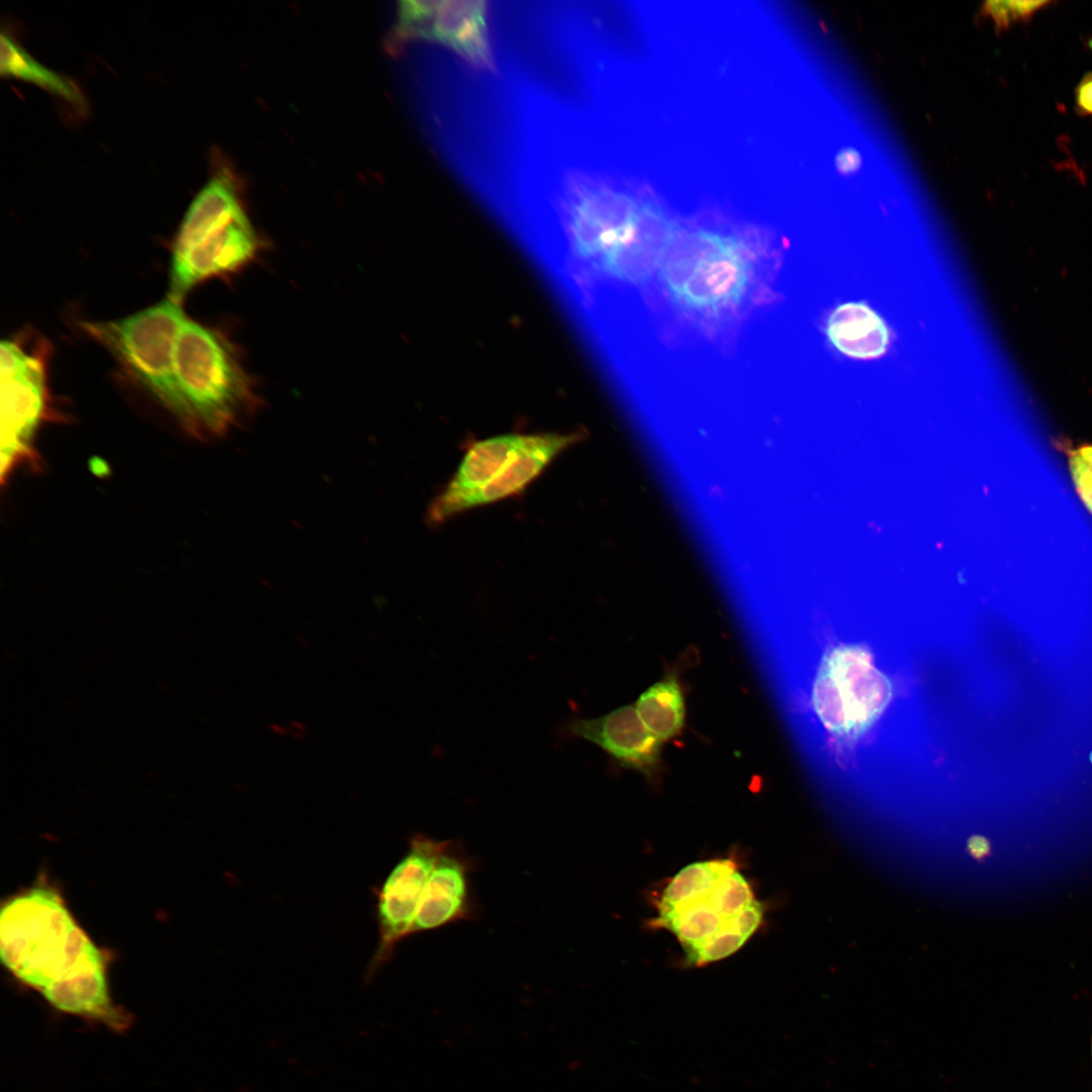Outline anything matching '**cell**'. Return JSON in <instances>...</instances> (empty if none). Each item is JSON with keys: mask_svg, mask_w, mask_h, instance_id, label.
I'll return each instance as SVG.
<instances>
[{"mask_svg": "<svg viewBox=\"0 0 1092 1092\" xmlns=\"http://www.w3.org/2000/svg\"><path fill=\"white\" fill-rule=\"evenodd\" d=\"M3 964L60 1011L123 1030L128 1015L108 993L103 954L79 927L54 889L35 886L0 912Z\"/></svg>", "mask_w": 1092, "mask_h": 1092, "instance_id": "6da1fadb", "label": "cell"}, {"mask_svg": "<svg viewBox=\"0 0 1092 1092\" xmlns=\"http://www.w3.org/2000/svg\"><path fill=\"white\" fill-rule=\"evenodd\" d=\"M654 924L679 942L688 965L703 967L736 952L758 929L763 908L736 863L697 861L664 887Z\"/></svg>", "mask_w": 1092, "mask_h": 1092, "instance_id": "7a4b0ae2", "label": "cell"}, {"mask_svg": "<svg viewBox=\"0 0 1092 1092\" xmlns=\"http://www.w3.org/2000/svg\"><path fill=\"white\" fill-rule=\"evenodd\" d=\"M174 365L184 403V426L201 437H219L259 405L254 381L233 344L187 316L177 336Z\"/></svg>", "mask_w": 1092, "mask_h": 1092, "instance_id": "3957f363", "label": "cell"}, {"mask_svg": "<svg viewBox=\"0 0 1092 1092\" xmlns=\"http://www.w3.org/2000/svg\"><path fill=\"white\" fill-rule=\"evenodd\" d=\"M260 247L232 179L222 173L212 176L190 203L176 234L168 297L181 303L200 282L248 265Z\"/></svg>", "mask_w": 1092, "mask_h": 1092, "instance_id": "277c9868", "label": "cell"}, {"mask_svg": "<svg viewBox=\"0 0 1092 1092\" xmlns=\"http://www.w3.org/2000/svg\"><path fill=\"white\" fill-rule=\"evenodd\" d=\"M185 317L180 303L167 297L121 318L81 323L83 331L182 424L185 408L175 373L174 351Z\"/></svg>", "mask_w": 1092, "mask_h": 1092, "instance_id": "5b68a950", "label": "cell"}, {"mask_svg": "<svg viewBox=\"0 0 1092 1092\" xmlns=\"http://www.w3.org/2000/svg\"><path fill=\"white\" fill-rule=\"evenodd\" d=\"M886 678L857 648H838L824 659L813 692V703L827 728L854 733L868 726L889 698Z\"/></svg>", "mask_w": 1092, "mask_h": 1092, "instance_id": "8992f818", "label": "cell"}, {"mask_svg": "<svg viewBox=\"0 0 1092 1092\" xmlns=\"http://www.w3.org/2000/svg\"><path fill=\"white\" fill-rule=\"evenodd\" d=\"M446 840L414 833L405 853L384 881L373 889L378 944L368 965L365 981H371L392 958L397 944L411 929L434 864Z\"/></svg>", "mask_w": 1092, "mask_h": 1092, "instance_id": "52a82bcc", "label": "cell"}, {"mask_svg": "<svg viewBox=\"0 0 1092 1092\" xmlns=\"http://www.w3.org/2000/svg\"><path fill=\"white\" fill-rule=\"evenodd\" d=\"M1 474L31 455L46 412L43 364L17 343H1Z\"/></svg>", "mask_w": 1092, "mask_h": 1092, "instance_id": "ba28073f", "label": "cell"}, {"mask_svg": "<svg viewBox=\"0 0 1092 1092\" xmlns=\"http://www.w3.org/2000/svg\"><path fill=\"white\" fill-rule=\"evenodd\" d=\"M397 33L440 42L474 70L495 71L484 1H401Z\"/></svg>", "mask_w": 1092, "mask_h": 1092, "instance_id": "9c48e42d", "label": "cell"}, {"mask_svg": "<svg viewBox=\"0 0 1092 1092\" xmlns=\"http://www.w3.org/2000/svg\"><path fill=\"white\" fill-rule=\"evenodd\" d=\"M475 866L460 841L446 840L425 887L411 935L477 919L479 904L472 886Z\"/></svg>", "mask_w": 1092, "mask_h": 1092, "instance_id": "30bf717a", "label": "cell"}, {"mask_svg": "<svg viewBox=\"0 0 1092 1092\" xmlns=\"http://www.w3.org/2000/svg\"><path fill=\"white\" fill-rule=\"evenodd\" d=\"M567 730L601 747L621 766L648 779L660 769L662 742L647 729L635 706H623L598 718L574 719Z\"/></svg>", "mask_w": 1092, "mask_h": 1092, "instance_id": "8fae6325", "label": "cell"}, {"mask_svg": "<svg viewBox=\"0 0 1092 1092\" xmlns=\"http://www.w3.org/2000/svg\"><path fill=\"white\" fill-rule=\"evenodd\" d=\"M738 240L706 259L675 300L694 310H719L738 304L748 288L751 264Z\"/></svg>", "mask_w": 1092, "mask_h": 1092, "instance_id": "7c38bea8", "label": "cell"}, {"mask_svg": "<svg viewBox=\"0 0 1092 1092\" xmlns=\"http://www.w3.org/2000/svg\"><path fill=\"white\" fill-rule=\"evenodd\" d=\"M580 438L581 434L576 432L527 435L526 442L505 470L487 485L461 500L456 516L520 493Z\"/></svg>", "mask_w": 1092, "mask_h": 1092, "instance_id": "4fadbf2b", "label": "cell"}, {"mask_svg": "<svg viewBox=\"0 0 1092 1092\" xmlns=\"http://www.w3.org/2000/svg\"><path fill=\"white\" fill-rule=\"evenodd\" d=\"M825 334L836 351L855 360L880 358L891 343L887 323L863 301L837 305L826 320Z\"/></svg>", "mask_w": 1092, "mask_h": 1092, "instance_id": "5bb4252c", "label": "cell"}, {"mask_svg": "<svg viewBox=\"0 0 1092 1092\" xmlns=\"http://www.w3.org/2000/svg\"><path fill=\"white\" fill-rule=\"evenodd\" d=\"M737 241L734 236L710 230L680 231L666 250L658 270L664 287L675 299L706 259Z\"/></svg>", "mask_w": 1092, "mask_h": 1092, "instance_id": "9a60e30c", "label": "cell"}, {"mask_svg": "<svg viewBox=\"0 0 1092 1092\" xmlns=\"http://www.w3.org/2000/svg\"><path fill=\"white\" fill-rule=\"evenodd\" d=\"M0 73L31 83L61 98L75 109H86L85 96L75 81L36 61L10 34H1Z\"/></svg>", "mask_w": 1092, "mask_h": 1092, "instance_id": "2e32d148", "label": "cell"}, {"mask_svg": "<svg viewBox=\"0 0 1092 1092\" xmlns=\"http://www.w3.org/2000/svg\"><path fill=\"white\" fill-rule=\"evenodd\" d=\"M634 706L644 725L661 742L681 732L686 704L675 674L670 673L649 687Z\"/></svg>", "mask_w": 1092, "mask_h": 1092, "instance_id": "e0dca14e", "label": "cell"}, {"mask_svg": "<svg viewBox=\"0 0 1092 1092\" xmlns=\"http://www.w3.org/2000/svg\"><path fill=\"white\" fill-rule=\"evenodd\" d=\"M1053 3V1H990L984 4L983 12L1000 30L1017 22L1028 21L1034 14Z\"/></svg>", "mask_w": 1092, "mask_h": 1092, "instance_id": "ac0fdd59", "label": "cell"}, {"mask_svg": "<svg viewBox=\"0 0 1092 1092\" xmlns=\"http://www.w3.org/2000/svg\"><path fill=\"white\" fill-rule=\"evenodd\" d=\"M1069 466L1076 490L1092 514V445L1073 451L1069 457Z\"/></svg>", "mask_w": 1092, "mask_h": 1092, "instance_id": "d6986e66", "label": "cell"}, {"mask_svg": "<svg viewBox=\"0 0 1092 1092\" xmlns=\"http://www.w3.org/2000/svg\"><path fill=\"white\" fill-rule=\"evenodd\" d=\"M1075 105L1078 115H1092V71L1087 72L1076 86Z\"/></svg>", "mask_w": 1092, "mask_h": 1092, "instance_id": "ffe728a7", "label": "cell"}, {"mask_svg": "<svg viewBox=\"0 0 1092 1092\" xmlns=\"http://www.w3.org/2000/svg\"><path fill=\"white\" fill-rule=\"evenodd\" d=\"M969 850L974 857L983 858L989 854L990 844L985 838L976 836L969 841Z\"/></svg>", "mask_w": 1092, "mask_h": 1092, "instance_id": "44dd1931", "label": "cell"}, {"mask_svg": "<svg viewBox=\"0 0 1092 1092\" xmlns=\"http://www.w3.org/2000/svg\"><path fill=\"white\" fill-rule=\"evenodd\" d=\"M1090 759H1091V761H1092V753H1091V755H1090Z\"/></svg>", "mask_w": 1092, "mask_h": 1092, "instance_id": "7402d4cb", "label": "cell"}]
</instances>
